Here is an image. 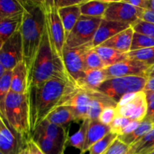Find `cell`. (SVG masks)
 <instances>
[{
    "mask_svg": "<svg viewBox=\"0 0 154 154\" xmlns=\"http://www.w3.org/2000/svg\"><path fill=\"white\" fill-rule=\"evenodd\" d=\"M23 7L20 28L23 48V62L29 76L35 61L46 26L44 1L22 0Z\"/></svg>",
    "mask_w": 154,
    "mask_h": 154,
    "instance_id": "cell-1",
    "label": "cell"
},
{
    "mask_svg": "<svg viewBox=\"0 0 154 154\" xmlns=\"http://www.w3.org/2000/svg\"><path fill=\"white\" fill-rule=\"evenodd\" d=\"M72 85L69 81L51 79L30 87L28 90L31 134L60 106L65 95Z\"/></svg>",
    "mask_w": 154,
    "mask_h": 154,
    "instance_id": "cell-2",
    "label": "cell"
},
{
    "mask_svg": "<svg viewBox=\"0 0 154 154\" xmlns=\"http://www.w3.org/2000/svg\"><path fill=\"white\" fill-rule=\"evenodd\" d=\"M51 79L63 80L72 83L64 63L54 54L51 48L46 26L35 61L29 76V88Z\"/></svg>",
    "mask_w": 154,
    "mask_h": 154,
    "instance_id": "cell-3",
    "label": "cell"
},
{
    "mask_svg": "<svg viewBox=\"0 0 154 154\" xmlns=\"http://www.w3.org/2000/svg\"><path fill=\"white\" fill-rule=\"evenodd\" d=\"M1 115L26 142L32 139L28 93L18 94L11 91L5 102L4 114Z\"/></svg>",
    "mask_w": 154,
    "mask_h": 154,
    "instance_id": "cell-4",
    "label": "cell"
},
{
    "mask_svg": "<svg viewBox=\"0 0 154 154\" xmlns=\"http://www.w3.org/2000/svg\"><path fill=\"white\" fill-rule=\"evenodd\" d=\"M148 80L146 77L140 76L111 78L105 81L100 86L98 91L118 103L126 94L144 91Z\"/></svg>",
    "mask_w": 154,
    "mask_h": 154,
    "instance_id": "cell-5",
    "label": "cell"
},
{
    "mask_svg": "<svg viewBox=\"0 0 154 154\" xmlns=\"http://www.w3.org/2000/svg\"><path fill=\"white\" fill-rule=\"evenodd\" d=\"M46 26L49 35L51 48L54 54L63 62V50L66 44V34L54 0L45 1Z\"/></svg>",
    "mask_w": 154,
    "mask_h": 154,
    "instance_id": "cell-6",
    "label": "cell"
},
{
    "mask_svg": "<svg viewBox=\"0 0 154 154\" xmlns=\"http://www.w3.org/2000/svg\"><path fill=\"white\" fill-rule=\"evenodd\" d=\"M102 19L81 15L66 38L65 48H79L92 43Z\"/></svg>",
    "mask_w": 154,
    "mask_h": 154,
    "instance_id": "cell-7",
    "label": "cell"
},
{
    "mask_svg": "<svg viewBox=\"0 0 154 154\" xmlns=\"http://www.w3.org/2000/svg\"><path fill=\"white\" fill-rule=\"evenodd\" d=\"M92 48H93L92 43L79 48H64L63 63L71 81L75 86L78 81L85 76L87 72L85 67L86 54Z\"/></svg>",
    "mask_w": 154,
    "mask_h": 154,
    "instance_id": "cell-8",
    "label": "cell"
},
{
    "mask_svg": "<svg viewBox=\"0 0 154 154\" xmlns=\"http://www.w3.org/2000/svg\"><path fill=\"white\" fill-rule=\"evenodd\" d=\"M144 10L135 7L126 1H109L103 19L124 23L132 26L141 19Z\"/></svg>",
    "mask_w": 154,
    "mask_h": 154,
    "instance_id": "cell-9",
    "label": "cell"
},
{
    "mask_svg": "<svg viewBox=\"0 0 154 154\" xmlns=\"http://www.w3.org/2000/svg\"><path fill=\"white\" fill-rule=\"evenodd\" d=\"M23 61V48L20 29L0 46V64L6 70H13Z\"/></svg>",
    "mask_w": 154,
    "mask_h": 154,
    "instance_id": "cell-10",
    "label": "cell"
},
{
    "mask_svg": "<svg viewBox=\"0 0 154 154\" xmlns=\"http://www.w3.org/2000/svg\"><path fill=\"white\" fill-rule=\"evenodd\" d=\"M148 111V103L145 92L136 93L131 100L123 105H117L116 115L129 118L134 121L142 122Z\"/></svg>",
    "mask_w": 154,
    "mask_h": 154,
    "instance_id": "cell-11",
    "label": "cell"
},
{
    "mask_svg": "<svg viewBox=\"0 0 154 154\" xmlns=\"http://www.w3.org/2000/svg\"><path fill=\"white\" fill-rule=\"evenodd\" d=\"M0 153L19 154L28 146V143L11 128L2 115L0 116Z\"/></svg>",
    "mask_w": 154,
    "mask_h": 154,
    "instance_id": "cell-12",
    "label": "cell"
},
{
    "mask_svg": "<svg viewBox=\"0 0 154 154\" xmlns=\"http://www.w3.org/2000/svg\"><path fill=\"white\" fill-rule=\"evenodd\" d=\"M150 66L137 60H128L104 69L107 79L129 76H140L147 78Z\"/></svg>",
    "mask_w": 154,
    "mask_h": 154,
    "instance_id": "cell-13",
    "label": "cell"
},
{
    "mask_svg": "<svg viewBox=\"0 0 154 154\" xmlns=\"http://www.w3.org/2000/svg\"><path fill=\"white\" fill-rule=\"evenodd\" d=\"M131 26H132L129 24L124 23L102 19V22L96 31V35H95L93 42H92L93 48H94L98 46H100L102 44L108 41V39L114 37L120 32L130 28Z\"/></svg>",
    "mask_w": 154,
    "mask_h": 154,
    "instance_id": "cell-14",
    "label": "cell"
},
{
    "mask_svg": "<svg viewBox=\"0 0 154 154\" xmlns=\"http://www.w3.org/2000/svg\"><path fill=\"white\" fill-rule=\"evenodd\" d=\"M134 32H135L131 26L130 28L120 32L114 37L108 39V41L102 44L100 46L112 48L116 51L127 54L131 51Z\"/></svg>",
    "mask_w": 154,
    "mask_h": 154,
    "instance_id": "cell-15",
    "label": "cell"
},
{
    "mask_svg": "<svg viewBox=\"0 0 154 154\" xmlns=\"http://www.w3.org/2000/svg\"><path fill=\"white\" fill-rule=\"evenodd\" d=\"M117 103L106 95L95 91L93 99L90 102L87 114V119L90 120H99L101 113L108 107H117Z\"/></svg>",
    "mask_w": 154,
    "mask_h": 154,
    "instance_id": "cell-16",
    "label": "cell"
},
{
    "mask_svg": "<svg viewBox=\"0 0 154 154\" xmlns=\"http://www.w3.org/2000/svg\"><path fill=\"white\" fill-rule=\"evenodd\" d=\"M110 132H111L110 126L103 124L99 122V120H90L85 144L81 154H84L86 152L89 151L90 148L93 144L103 138Z\"/></svg>",
    "mask_w": 154,
    "mask_h": 154,
    "instance_id": "cell-17",
    "label": "cell"
},
{
    "mask_svg": "<svg viewBox=\"0 0 154 154\" xmlns=\"http://www.w3.org/2000/svg\"><path fill=\"white\" fill-rule=\"evenodd\" d=\"M11 91L18 94H26L29 90V75L23 61L18 63L12 70Z\"/></svg>",
    "mask_w": 154,
    "mask_h": 154,
    "instance_id": "cell-18",
    "label": "cell"
},
{
    "mask_svg": "<svg viewBox=\"0 0 154 154\" xmlns=\"http://www.w3.org/2000/svg\"><path fill=\"white\" fill-rule=\"evenodd\" d=\"M32 139L44 154H64L66 145L57 142L38 130H35Z\"/></svg>",
    "mask_w": 154,
    "mask_h": 154,
    "instance_id": "cell-19",
    "label": "cell"
},
{
    "mask_svg": "<svg viewBox=\"0 0 154 154\" xmlns=\"http://www.w3.org/2000/svg\"><path fill=\"white\" fill-rule=\"evenodd\" d=\"M35 130L40 131L51 139L67 146V141L69 138L68 127L57 126L45 120L36 128Z\"/></svg>",
    "mask_w": 154,
    "mask_h": 154,
    "instance_id": "cell-20",
    "label": "cell"
},
{
    "mask_svg": "<svg viewBox=\"0 0 154 154\" xmlns=\"http://www.w3.org/2000/svg\"><path fill=\"white\" fill-rule=\"evenodd\" d=\"M107 80L104 69L87 71L85 76L76 83V87L90 91H97L100 86Z\"/></svg>",
    "mask_w": 154,
    "mask_h": 154,
    "instance_id": "cell-21",
    "label": "cell"
},
{
    "mask_svg": "<svg viewBox=\"0 0 154 154\" xmlns=\"http://www.w3.org/2000/svg\"><path fill=\"white\" fill-rule=\"evenodd\" d=\"M23 14L0 19V46L19 31L23 21Z\"/></svg>",
    "mask_w": 154,
    "mask_h": 154,
    "instance_id": "cell-22",
    "label": "cell"
},
{
    "mask_svg": "<svg viewBox=\"0 0 154 154\" xmlns=\"http://www.w3.org/2000/svg\"><path fill=\"white\" fill-rule=\"evenodd\" d=\"M58 11L63 27H64L66 40V38L69 36V33L75 26L77 21L81 16V8H80V5H76L72 6V7L62 8L58 9Z\"/></svg>",
    "mask_w": 154,
    "mask_h": 154,
    "instance_id": "cell-23",
    "label": "cell"
},
{
    "mask_svg": "<svg viewBox=\"0 0 154 154\" xmlns=\"http://www.w3.org/2000/svg\"><path fill=\"white\" fill-rule=\"evenodd\" d=\"M45 120L53 124L65 127H67L66 126L72 122L76 121L72 110L69 107L63 105L56 108Z\"/></svg>",
    "mask_w": 154,
    "mask_h": 154,
    "instance_id": "cell-24",
    "label": "cell"
},
{
    "mask_svg": "<svg viewBox=\"0 0 154 154\" xmlns=\"http://www.w3.org/2000/svg\"><path fill=\"white\" fill-rule=\"evenodd\" d=\"M94 49L102 59L105 68L109 67V66L129 59L128 58V53L127 54L122 53L120 51L112 49V48L98 46L96 48H94Z\"/></svg>",
    "mask_w": 154,
    "mask_h": 154,
    "instance_id": "cell-25",
    "label": "cell"
},
{
    "mask_svg": "<svg viewBox=\"0 0 154 154\" xmlns=\"http://www.w3.org/2000/svg\"><path fill=\"white\" fill-rule=\"evenodd\" d=\"M109 5V1L104 0H85L81 5H80L81 15L92 17L103 18L106 9Z\"/></svg>",
    "mask_w": 154,
    "mask_h": 154,
    "instance_id": "cell-26",
    "label": "cell"
},
{
    "mask_svg": "<svg viewBox=\"0 0 154 154\" xmlns=\"http://www.w3.org/2000/svg\"><path fill=\"white\" fill-rule=\"evenodd\" d=\"M153 129H154V123L153 122L144 120L140 123L139 126L132 133L124 135H118L117 138L126 145L131 147Z\"/></svg>",
    "mask_w": 154,
    "mask_h": 154,
    "instance_id": "cell-27",
    "label": "cell"
},
{
    "mask_svg": "<svg viewBox=\"0 0 154 154\" xmlns=\"http://www.w3.org/2000/svg\"><path fill=\"white\" fill-rule=\"evenodd\" d=\"M154 151V129L146 134L129 149V154H150Z\"/></svg>",
    "mask_w": 154,
    "mask_h": 154,
    "instance_id": "cell-28",
    "label": "cell"
},
{
    "mask_svg": "<svg viewBox=\"0 0 154 154\" xmlns=\"http://www.w3.org/2000/svg\"><path fill=\"white\" fill-rule=\"evenodd\" d=\"M90 123V120L88 119H86L82 122L81 127L78 129V132L69 138L67 141L68 145L75 147L81 150V152H82L84 144H85L86 138H87V131H88Z\"/></svg>",
    "mask_w": 154,
    "mask_h": 154,
    "instance_id": "cell-29",
    "label": "cell"
},
{
    "mask_svg": "<svg viewBox=\"0 0 154 154\" xmlns=\"http://www.w3.org/2000/svg\"><path fill=\"white\" fill-rule=\"evenodd\" d=\"M23 12V7L20 1L1 0L0 1V19L15 16Z\"/></svg>",
    "mask_w": 154,
    "mask_h": 154,
    "instance_id": "cell-30",
    "label": "cell"
},
{
    "mask_svg": "<svg viewBox=\"0 0 154 154\" xmlns=\"http://www.w3.org/2000/svg\"><path fill=\"white\" fill-rule=\"evenodd\" d=\"M12 70H6L4 75L0 78V114L5 111V102L8 94L11 92L12 80Z\"/></svg>",
    "mask_w": 154,
    "mask_h": 154,
    "instance_id": "cell-31",
    "label": "cell"
},
{
    "mask_svg": "<svg viewBox=\"0 0 154 154\" xmlns=\"http://www.w3.org/2000/svg\"><path fill=\"white\" fill-rule=\"evenodd\" d=\"M128 58L145 63L151 68L154 66V47L130 51L128 53Z\"/></svg>",
    "mask_w": 154,
    "mask_h": 154,
    "instance_id": "cell-32",
    "label": "cell"
},
{
    "mask_svg": "<svg viewBox=\"0 0 154 154\" xmlns=\"http://www.w3.org/2000/svg\"><path fill=\"white\" fill-rule=\"evenodd\" d=\"M118 135L113 132H110L105 135L103 138L93 144L89 150L90 154H102L107 149L111 146V144L117 138Z\"/></svg>",
    "mask_w": 154,
    "mask_h": 154,
    "instance_id": "cell-33",
    "label": "cell"
},
{
    "mask_svg": "<svg viewBox=\"0 0 154 154\" xmlns=\"http://www.w3.org/2000/svg\"><path fill=\"white\" fill-rule=\"evenodd\" d=\"M85 67L87 72L90 70L104 69L105 68L102 59L97 54V52L95 51L94 48L90 49L86 54Z\"/></svg>",
    "mask_w": 154,
    "mask_h": 154,
    "instance_id": "cell-34",
    "label": "cell"
},
{
    "mask_svg": "<svg viewBox=\"0 0 154 154\" xmlns=\"http://www.w3.org/2000/svg\"><path fill=\"white\" fill-rule=\"evenodd\" d=\"M153 47H154V38H153L138 32H134L130 51H138Z\"/></svg>",
    "mask_w": 154,
    "mask_h": 154,
    "instance_id": "cell-35",
    "label": "cell"
},
{
    "mask_svg": "<svg viewBox=\"0 0 154 154\" xmlns=\"http://www.w3.org/2000/svg\"><path fill=\"white\" fill-rule=\"evenodd\" d=\"M135 32L145 35L154 38V24L151 23L146 22L142 20H138L132 25Z\"/></svg>",
    "mask_w": 154,
    "mask_h": 154,
    "instance_id": "cell-36",
    "label": "cell"
},
{
    "mask_svg": "<svg viewBox=\"0 0 154 154\" xmlns=\"http://www.w3.org/2000/svg\"><path fill=\"white\" fill-rule=\"evenodd\" d=\"M130 147L117 138L102 154H127Z\"/></svg>",
    "mask_w": 154,
    "mask_h": 154,
    "instance_id": "cell-37",
    "label": "cell"
},
{
    "mask_svg": "<svg viewBox=\"0 0 154 154\" xmlns=\"http://www.w3.org/2000/svg\"><path fill=\"white\" fill-rule=\"evenodd\" d=\"M132 121V120H130L129 118H126V117H116L114 121L110 125L111 132H113V133L119 135L120 134V132H122V130L125 127H126L128 126V124H129Z\"/></svg>",
    "mask_w": 154,
    "mask_h": 154,
    "instance_id": "cell-38",
    "label": "cell"
},
{
    "mask_svg": "<svg viewBox=\"0 0 154 154\" xmlns=\"http://www.w3.org/2000/svg\"><path fill=\"white\" fill-rule=\"evenodd\" d=\"M116 117V107H108L101 113L99 121L103 124L110 126Z\"/></svg>",
    "mask_w": 154,
    "mask_h": 154,
    "instance_id": "cell-39",
    "label": "cell"
},
{
    "mask_svg": "<svg viewBox=\"0 0 154 154\" xmlns=\"http://www.w3.org/2000/svg\"><path fill=\"white\" fill-rule=\"evenodd\" d=\"M84 2L85 0H54V3L58 9L62 8L81 5Z\"/></svg>",
    "mask_w": 154,
    "mask_h": 154,
    "instance_id": "cell-40",
    "label": "cell"
},
{
    "mask_svg": "<svg viewBox=\"0 0 154 154\" xmlns=\"http://www.w3.org/2000/svg\"><path fill=\"white\" fill-rule=\"evenodd\" d=\"M149 1L150 0H129V1L126 2L135 7L139 8L143 10H148Z\"/></svg>",
    "mask_w": 154,
    "mask_h": 154,
    "instance_id": "cell-41",
    "label": "cell"
},
{
    "mask_svg": "<svg viewBox=\"0 0 154 154\" xmlns=\"http://www.w3.org/2000/svg\"><path fill=\"white\" fill-rule=\"evenodd\" d=\"M141 123V122L134 121V120H132L129 124H128V126H126V127H125L124 129L122 130V132H120V134L119 135H124L132 133V132H134V131L139 126L140 123Z\"/></svg>",
    "mask_w": 154,
    "mask_h": 154,
    "instance_id": "cell-42",
    "label": "cell"
},
{
    "mask_svg": "<svg viewBox=\"0 0 154 154\" xmlns=\"http://www.w3.org/2000/svg\"><path fill=\"white\" fill-rule=\"evenodd\" d=\"M28 148L29 150V154H44L32 139H31L28 142Z\"/></svg>",
    "mask_w": 154,
    "mask_h": 154,
    "instance_id": "cell-43",
    "label": "cell"
},
{
    "mask_svg": "<svg viewBox=\"0 0 154 154\" xmlns=\"http://www.w3.org/2000/svg\"><path fill=\"white\" fill-rule=\"evenodd\" d=\"M141 20L154 24V11L151 10H144Z\"/></svg>",
    "mask_w": 154,
    "mask_h": 154,
    "instance_id": "cell-44",
    "label": "cell"
},
{
    "mask_svg": "<svg viewBox=\"0 0 154 154\" xmlns=\"http://www.w3.org/2000/svg\"><path fill=\"white\" fill-rule=\"evenodd\" d=\"M144 120H150L154 123V101L148 105V111H147V117Z\"/></svg>",
    "mask_w": 154,
    "mask_h": 154,
    "instance_id": "cell-45",
    "label": "cell"
},
{
    "mask_svg": "<svg viewBox=\"0 0 154 154\" xmlns=\"http://www.w3.org/2000/svg\"><path fill=\"white\" fill-rule=\"evenodd\" d=\"M144 91H154V78L148 80Z\"/></svg>",
    "mask_w": 154,
    "mask_h": 154,
    "instance_id": "cell-46",
    "label": "cell"
},
{
    "mask_svg": "<svg viewBox=\"0 0 154 154\" xmlns=\"http://www.w3.org/2000/svg\"><path fill=\"white\" fill-rule=\"evenodd\" d=\"M154 78V66L150 68L148 72H147V78L148 79H151Z\"/></svg>",
    "mask_w": 154,
    "mask_h": 154,
    "instance_id": "cell-47",
    "label": "cell"
},
{
    "mask_svg": "<svg viewBox=\"0 0 154 154\" xmlns=\"http://www.w3.org/2000/svg\"><path fill=\"white\" fill-rule=\"evenodd\" d=\"M148 10H151L154 11V0H150V1H149Z\"/></svg>",
    "mask_w": 154,
    "mask_h": 154,
    "instance_id": "cell-48",
    "label": "cell"
},
{
    "mask_svg": "<svg viewBox=\"0 0 154 154\" xmlns=\"http://www.w3.org/2000/svg\"><path fill=\"white\" fill-rule=\"evenodd\" d=\"M19 154H29V150L28 146H27L26 148H24L23 150H21V151L19 153Z\"/></svg>",
    "mask_w": 154,
    "mask_h": 154,
    "instance_id": "cell-49",
    "label": "cell"
},
{
    "mask_svg": "<svg viewBox=\"0 0 154 154\" xmlns=\"http://www.w3.org/2000/svg\"><path fill=\"white\" fill-rule=\"evenodd\" d=\"M5 72H6V69H5V68L3 67L1 64H0V78H1V77L4 75Z\"/></svg>",
    "mask_w": 154,
    "mask_h": 154,
    "instance_id": "cell-50",
    "label": "cell"
},
{
    "mask_svg": "<svg viewBox=\"0 0 154 154\" xmlns=\"http://www.w3.org/2000/svg\"><path fill=\"white\" fill-rule=\"evenodd\" d=\"M150 154H154V151L153 152V153H150Z\"/></svg>",
    "mask_w": 154,
    "mask_h": 154,
    "instance_id": "cell-51",
    "label": "cell"
},
{
    "mask_svg": "<svg viewBox=\"0 0 154 154\" xmlns=\"http://www.w3.org/2000/svg\"><path fill=\"white\" fill-rule=\"evenodd\" d=\"M0 154H2V153H0Z\"/></svg>",
    "mask_w": 154,
    "mask_h": 154,
    "instance_id": "cell-52",
    "label": "cell"
},
{
    "mask_svg": "<svg viewBox=\"0 0 154 154\" xmlns=\"http://www.w3.org/2000/svg\"><path fill=\"white\" fill-rule=\"evenodd\" d=\"M127 154H129V153H127Z\"/></svg>",
    "mask_w": 154,
    "mask_h": 154,
    "instance_id": "cell-53",
    "label": "cell"
}]
</instances>
